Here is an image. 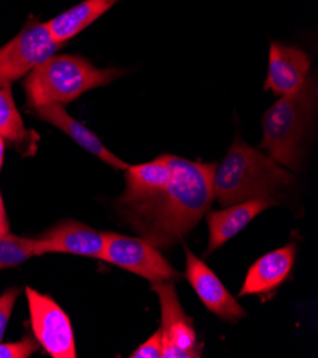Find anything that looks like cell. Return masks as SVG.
Returning <instances> with one entry per match:
<instances>
[{"label":"cell","instance_id":"1","mask_svg":"<svg viewBox=\"0 0 318 358\" xmlns=\"http://www.w3.org/2000/svg\"><path fill=\"white\" fill-rule=\"evenodd\" d=\"M216 166L159 156L126 182L116 201L120 217L154 247H171L196 227L213 203Z\"/></svg>","mask_w":318,"mask_h":358},{"label":"cell","instance_id":"2","mask_svg":"<svg viewBox=\"0 0 318 358\" xmlns=\"http://www.w3.org/2000/svg\"><path fill=\"white\" fill-rule=\"evenodd\" d=\"M293 180V174L286 167L237 137L226 157L216 166L215 199L223 207L253 199H271Z\"/></svg>","mask_w":318,"mask_h":358},{"label":"cell","instance_id":"3","mask_svg":"<svg viewBox=\"0 0 318 358\" xmlns=\"http://www.w3.org/2000/svg\"><path fill=\"white\" fill-rule=\"evenodd\" d=\"M122 75L123 70L99 69L80 56L53 55L30 71L23 87L31 109L49 104L64 106Z\"/></svg>","mask_w":318,"mask_h":358},{"label":"cell","instance_id":"4","mask_svg":"<svg viewBox=\"0 0 318 358\" xmlns=\"http://www.w3.org/2000/svg\"><path fill=\"white\" fill-rule=\"evenodd\" d=\"M315 87L308 82L296 93L280 96L263 116L261 149L282 167L297 170L303 140L315 104Z\"/></svg>","mask_w":318,"mask_h":358},{"label":"cell","instance_id":"5","mask_svg":"<svg viewBox=\"0 0 318 358\" xmlns=\"http://www.w3.org/2000/svg\"><path fill=\"white\" fill-rule=\"evenodd\" d=\"M104 248L101 259L153 282L178 281L182 274L163 257L160 250L141 237H129L103 231Z\"/></svg>","mask_w":318,"mask_h":358},{"label":"cell","instance_id":"6","mask_svg":"<svg viewBox=\"0 0 318 358\" xmlns=\"http://www.w3.org/2000/svg\"><path fill=\"white\" fill-rule=\"evenodd\" d=\"M46 23L30 19L22 31L3 48H0V87L29 75L41 63L60 49Z\"/></svg>","mask_w":318,"mask_h":358},{"label":"cell","instance_id":"7","mask_svg":"<svg viewBox=\"0 0 318 358\" xmlns=\"http://www.w3.org/2000/svg\"><path fill=\"white\" fill-rule=\"evenodd\" d=\"M31 329L39 344L53 358H76V344L70 318L46 294L26 287Z\"/></svg>","mask_w":318,"mask_h":358},{"label":"cell","instance_id":"8","mask_svg":"<svg viewBox=\"0 0 318 358\" xmlns=\"http://www.w3.org/2000/svg\"><path fill=\"white\" fill-rule=\"evenodd\" d=\"M153 292L159 296L161 308V358L201 357V345L197 343L193 320L182 307L173 281L153 282Z\"/></svg>","mask_w":318,"mask_h":358},{"label":"cell","instance_id":"9","mask_svg":"<svg viewBox=\"0 0 318 358\" xmlns=\"http://www.w3.org/2000/svg\"><path fill=\"white\" fill-rule=\"evenodd\" d=\"M104 248L103 231L75 222L66 220L49 229L39 238H34L36 256L48 253H67L90 259H101Z\"/></svg>","mask_w":318,"mask_h":358},{"label":"cell","instance_id":"10","mask_svg":"<svg viewBox=\"0 0 318 358\" xmlns=\"http://www.w3.org/2000/svg\"><path fill=\"white\" fill-rule=\"evenodd\" d=\"M186 278L207 310L222 320L236 323L245 315L244 308L229 293L220 278L189 248H186Z\"/></svg>","mask_w":318,"mask_h":358},{"label":"cell","instance_id":"11","mask_svg":"<svg viewBox=\"0 0 318 358\" xmlns=\"http://www.w3.org/2000/svg\"><path fill=\"white\" fill-rule=\"evenodd\" d=\"M310 67L311 60L304 50L273 42L264 89L277 96L293 94L308 82Z\"/></svg>","mask_w":318,"mask_h":358},{"label":"cell","instance_id":"12","mask_svg":"<svg viewBox=\"0 0 318 358\" xmlns=\"http://www.w3.org/2000/svg\"><path fill=\"white\" fill-rule=\"evenodd\" d=\"M274 203L273 199H253L210 213L207 216L208 247L205 255L219 250Z\"/></svg>","mask_w":318,"mask_h":358},{"label":"cell","instance_id":"13","mask_svg":"<svg viewBox=\"0 0 318 358\" xmlns=\"http://www.w3.org/2000/svg\"><path fill=\"white\" fill-rule=\"evenodd\" d=\"M33 115L60 129L73 141H76L80 148H83L86 152L96 156L106 164L123 171L130 166L129 163L119 159L116 155H113L108 148H106L101 143V140L92 130H89L85 124H82L80 122H78L76 119L70 116L64 110L63 106L60 104L41 106V107H36V109H33Z\"/></svg>","mask_w":318,"mask_h":358},{"label":"cell","instance_id":"14","mask_svg":"<svg viewBox=\"0 0 318 358\" xmlns=\"http://www.w3.org/2000/svg\"><path fill=\"white\" fill-rule=\"evenodd\" d=\"M297 255L296 243H290L259 259L245 275L238 296L266 294L275 290L289 277Z\"/></svg>","mask_w":318,"mask_h":358},{"label":"cell","instance_id":"15","mask_svg":"<svg viewBox=\"0 0 318 358\" xmlns=\"http://www.w3.org/2000/svg\"><path fill=\"white\" fill-rule=\"evenodd\" d=\"M117 2L120 0H83L79 5L48 22V29L52 38L63 45L110 10Z\"/></svg>","mask_w":318,"mask_h":358},{"label":"cell","instance_id":"16","mask_svg":"<svg viewBox=\"0 0 318 358\" xmlns=\"http://www.w3.org/2000/svg\"><path fill=\"white\" fill-rule=\"evenodd\" d=\"M0 136L15 143L22 155L27 156L36 150L38 134L26 130L12 97L10 86L0 87Z\"/></svg>","mask_w":318,"mask_h":358},{"label":"cell","instance_id":"17","mask_svg":"<svg viewBox=\"0 0 318 358\" xmlns=\"http://www.w3.org/2000/svg\"><path fill=\"white\" fill-rule=\"evenodd\" d=\"M34 256V238L20 237L9 231L0 236V271L17 267Z\"/></svg>","mask_w":318,"mask_h":358},{"label":"cell","instance_id":"18","mask_svg":"<svg viewBox=\"0 0 318 358\" xmlns=\"http://www.w3.org/2000/svg\"><path fill=\"white\" fill-rule=\"evenodd\" d=\"M38 351V344L31 337H24L16 343L0 344V358H27Z\"/></svg>","mask_w":318,"mask_h":358},{"label":"cell","instance_id":"19","mask_svg":"<svg viewBox=\"0 0 318 358\" xmlns=\"http://www.w3.org/2000/svg\"><path fill=\"white\" fill-rule=\"evenodd\" d=\"M20 294V290L16 287H12L6 290L2 297H0V341H2L5 331L8 329L9 320L15 307V303Z\"/></svg>","mask_w":318,"mask_h":358},{"label":"cell","instance_id":"20","mask_svg":"<svg viewBox=\"0 0 318 358\" xmlns=\"http://www.w3.org/2000/svg\"><path fill=\"white\" fill-rule=\"evenodd\" d=\"M163 355V337L159 329L150 338H147L140 347H137L130 358H161Z\"/></svg>","mask_w":318,"mask_h":358},{"label":"cell","instance_id":"21","mask_svg":"<svg viewBox=\"0 0 318 358\" xmlns=\"http://www.w3.org/2000/svg\"><path fill=\"white\" fill-rule=\"evenodd\" d=\"M9 231V222H8V216H6V208H5V203L2 199V194H0V236H3Z\"/></svg>","mask_w":318,"mask_h":358},{"label":"cell","instance_id":"22","mask_svg":"<svg viewBox=\"0 0 318 358\" xmlns=\"http://www.w3.org/2000/svg\"><path fill=\"white\" fill-rule=\"evenodd\" d=\"M3 159H5V138L0 136V169L3 166Z\"/></svg>","mask_w":318,"mask_h":358}]
</instances>
